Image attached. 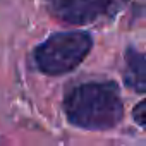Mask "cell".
<instances>
[{"instance_id": "obj_1", "label": "cell", "mask_w": 146, "mask_h": 146, "mask_svg": "<svg viewBox=\"0 0 146 146\" xmlns=\"http://www.w3.org/2000/svg\"><path fill=\"white\" fill-rule=\"evenodd\" d=\"M64 112L70 124L81 129H112L124 115L120 90L112 81L83 83L65 95Z\"/></svg>"}, {"instance_id": "obj_2", "label": "cell", "mask_w": 146, "mask_h": 146, "mask_svg": "<svg viewBox=\"0 0 146 146\" xmlns=\"http://www.w3.org/2000/svg\"><path fill=\"white\" fill-rule=\"evenodd\" d=\"M93 38L86 31H60L50 35L35 48V64L43 74L62 76L72 72L90 53Z\"/></svg>"}, {"instance_id": "obj_3", "label": "cell", "mask_w": 146, "mask_h": 146, "mask_svg": "<svg viewBox=\"0 0 146 146\" xmlns=\"http://www.w3.org/2000/svg\"><path fill=\"white\" fill-rule=\"evenodd\" d=\"M117 0H46L48 12L60 23L84 26L110 14Z\"/></svg>"}, {"instance_id": "obj_4", "label": "cell", "mask_w": 146, "mask_h": 146, "mask_svg": "<svg viewBox=\"0 0 146 146\" xmlns=\"http://www.w3.org/2000/svg\"><path fill=\"white\" fill-rule=\"evenodd\" d=\"M124 81L136 93H139V95L144 93V88H146V58H144V53L136 50L134 46H129L125 52Z\"/></svg>"}, {"instance_id": "obj_5", "label": "cell", "mask_w": 146, "mask_h": 146, "mask_svg": "<svg viewBox=\"0 0 146 146\" xmlns=\"http://www.w3.org/2000/svg\"><path fill=\"white\" fill-rule=\"evenodd\" d=\"M143 108H144V103H143V102H139L137 107L134 108V117H136V122H137L139 127H144V119H143L144 112H143Z\"/></svg>"}]
</instances>
